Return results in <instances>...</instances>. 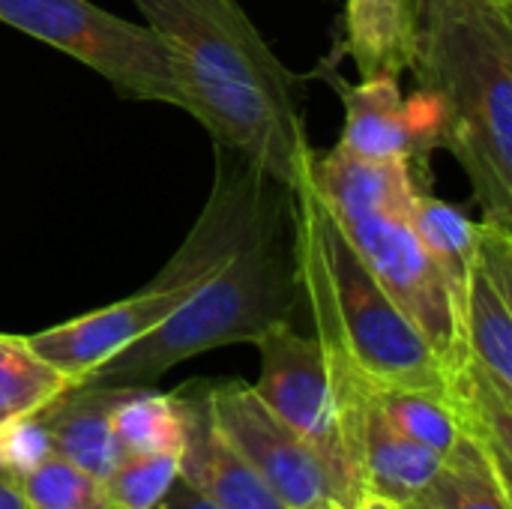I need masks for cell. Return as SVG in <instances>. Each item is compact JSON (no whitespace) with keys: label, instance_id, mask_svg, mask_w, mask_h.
Returning <instances> with one entry per match:
<instances>
[{"label":"cell","instance_id":"cell-30","mask_svg":"<svg viewBox=\"0 0 512 509\" xmlns=\"http://www.w3.org/2000/svg\"><path fill=\"white\" fill-rule=\"evenodd\" d=\"M393 509H402V507H393Z\"/></svg>","mask_w":512,"mask_h":509},{"label":"cell","instance_id":"cell-5","mask_svg":"<svg viewBox=\"0 0 512 509\" xmlns=\"http://www.w3.org/2000/svg\"><path fill=\"white\" fill-rule=\"evenodd\" d=\"M291 198L294 228L309 240L318 258L339 336L354 366L375 390H432L447 396L441 360L351 249L348 237L318 198L312 177L297 186Z\"/></svg>","mask_w":512,"mask_h":509},{"label":"cell","instance_id":"cell-4","mask_svg":"<svg viewBox=\"0 0 512 509\" xmlns=\"http://www.w3.org/2000/svg\"><path fill=\"white\" fill-rule=\"evenodd\" d=\"M303 303L294 246V198L279 207L234 258L168 321L93 369V387H150L171 366L234 342H255L291 324Z\"/></svg>","mask_w":512,"mask_h":509},{"label":"cell","instance_id":"cell-21","mask_svg":"<svg viewBox=\"0 0 512 509\" xmlns=\"http://www.w3.org/2000/svg\"><path fill=\"white\" fill-rule=\"evenodd\" d=\"M21 495L30 509H102V483L72 465L69 459L51 453L21 480Z\"/></svg>","mask_w":512,"mask_h":509},{"label":"cell","instance_id":"cell-11","mask_svg":"<svg viewBox=\"0 0 512 509\" xmlns=\"http://www.w3.org/2000/svg\"><path fill=\"white\" fill-rule=\"evenodd\" d=\"M174 399L183 414V480H189L222 509H288L219 432L210 414L207 384H186L183 390H174Z\"/></svg>","mask_w":512,"mask_h":509},{"label":"cell","instance_id":"cell-25","mask_svg":"<svg viewBox=\"0 0 512 509\" xmlns=\"http://www.w3.org/2000/svg\"><path fill=\"white\" fill-rule=\"evenodd\" d=\"M0 509H30L24 495H21V483L18 477L0 474Z\"/></svg>","mask_w":512,"mask_h":509},{"label":"cell","instance_id":"cell-17","mask_svg":"<svg viewBox=\"0 0 512 509\" xmlns=\"http://www.w3.org/2000/svg\"><path fill=\"white\" fill-rule=\"evenodd\" d=\"M402 509H510V480L462 435L438 474Z\"/></svg>","mask_w":512,"mask_h":509},{"label":"cell","instance_id":"cell-16","mask_svg":"<svg viewBox=\"0 0 512 509\" xmlns=\"http://www.w3.org/2000/svg\"><path fill=\"white\" fill-rule=\"evenodd\" d=\"M411 225L435 264V270L444 279L447 297L453 303V315L462 336V315L468 300V282L474 267V249H477V222L468 219L465 210L429 195L426 189H417L411 201Z\"/></svg>","mask_w":512,"mask_h":509},{"label":"cell","instance_id":"cell-3","mask_svg":"<svg viewBox=\"0 0 512 509\" xmlns=\"http://www.w3.org/2000/svg\"><path fill=\"white\" fill-rule=\"evenodd\" d=\"M312 183L351 249L420 330L450 381L465 363V348L444 279L411 225V201L423 189L414 165L405 159L372 162L333 147L327 156H315Z\"/></svg>","mask_w":512,"mask_h":509},{"label":"cell","instance_id":"cell-26","mask_svg":"<svg viewBox=\"0 0 512 509\" xmlns=\"http://www.w3.org/2000/svg\"><path fill=\"white\" fill-rule=\"evenodd\" d=\"M357 509H393V504H384V501H378V498H369V495H366Z\"/></svg>","mask_w":512,"mask_h":509},{"label":"cell","instance_id":"cell-15","mask_svg":"<svg viewBox=\"0 0 512 509\" xmlns=\"http://www.w3.org/2000/svg\"><path fill=\"white\" fill-rule=\"evenodd\" d=\"M363 492L393 507H405L441 468L444 456L396 432L372 396L363 420Z\"/></svg>","mask_w":512,"mask_h":509},{"label":"cell","instance_id":"cell-12","mask_svg":"<svg viewBox=\"0 0 512 509\" xmlns=\"http://www.w3.org/2000/svg\"><path fill=\"white\" fill-rule=\"evenodd\" d=\"M330 81L345 105V126L336 147L372 162L405 159L417 165V171H426V156L432 153V147L417 132L405 108L399 78L375 75L363 78L360 84H348L333 72Z\"/></svg>","mask_w":512,"mask_h":509},{"label":"cell","instance_id":"cell-20","mask_svg":"<svg viewBox=\"0 0 512 509\" xmlns=\"http://www.w3.org/2000/svg\"><path fill=\"white\" fill-rule=\"evenodd\" d=\"M378 411L384 420L402 432L405 438L447 456L459 438L462 429L456 423V414L444 393L432 390H375Z\"/></svg>","mask_w":512,"mask_h":509},{"label":"cell","instance_id":"cell-14","mask_svg":"<svg viewBox=\"0 0 512 509\" xmlns=\"http://www.w3.org/2000/svg\"><path fill=\"white\" fill-rule=\"evenodd\" d=\"M420 0H345V51L363 78L411 69Z\"/></svg>","mask_w":512,"mask_h":509},{"label":"cell","instance_id":"cell-6","mask_svg":"<svg viewBox=\"0 0 512 509\" xmlns=\"http://www.w3.org/2000/svg\"><path fill=\"white\" fill-rule=\"evenodd\" d=\"M0 21L81 60L123 96L186 111L177 57L153 27L117 18L90 0H0Z\"/></svg>","mask_w":512,"mask_h":509},{"label":"cell","instance_id":"cell-29","mask_svg":"<svg viewBox=\"0 0 512 509\" xmlns=\"http://www.w3.org/2000/svg\"><path fill=\"white\" fill-rule=\"evenodd\" d=\"M504 3H512V0H504Z\"/></svg>","mask_w":512,"mask_h":509},{"label":"cell","instance_id":"cell-2","mask_svg":"<svg viewBox=\"0 0 512 509\" xmlns=\"http://www.w3.org/2000/svg\"><path fill=\"white\" fill-rule=\"evenodd\" d=\"M216 144V177L210 198L165 270L138 294L78 315L42 333L24 336L27 345L69 375L78 387L114 354L156 330L180 306H186L234 252L291 201V189L267 177L258 165L228 144Z\"/></svg>","mask_w":512,"mask_h":509},{"label":"cell","instance_id":"cell-23","mask_svg":"<svg viewBox=\"0 0 512 509\" xmlns=\"http://www.w3.org/2000/svg\"><path fill=\"white\" fill-rule=\"evenodd\" d=\"M51 453V438L39 411L0 423V474L21 480Z\"/></svg>","mask_w":512,"mask_h":509},{"label":"cell","instance_id":"cell-7","mask_svg":"<svg viewBox=\"0 0 512 509\" xmlns=\"http://www.w3.org/2000/svg\"><path fill=\"white\" fill-rule=\"evenodd\" d=\"M177 57L183 78H213L300 102L297 75L273 54L237 0H132Z\"/></svg>","mask_w":512,"mask_h":509},{"label":"cell","instance_id":"cell-8","mask_svg":"<svg viewBox=\"0 0 512 509\" xmlns=\"http://www.w3.org/2000/svg\"><path fill=\"white\" fill-rule=\"evenodd\" d=\"M252 345L261 351V378L252 387L255 396L321 453L339 504L357 509L366 492L342 444L327 354L318 336H303L291 324H276Z\"/></svg>","mask_w":512,"mask_h":509},{"label":"cell","instance_id":"cell-22","mask_svg":"<svg viewBox=\"0 0 512 509\" xmlns=\"http://www.w3.org/2000/svg\"><path fill=\"white\" fill-rule=\"evenodd\" d=\"M180 477V456H123L102 480L105 504L114 509H150Z\"/></svg>","mask_w":512,"mask_h":509},{"label":"cell","instance_id":"cell-9","mask_svg":"<svg viewBox=\"0 0 512 509\" xmlns=\"http://www.w3.org/2000/svg\"><path fill=\"white\" fill-rule=\"evenodd\" d=\"M207 402L219 432L261 474L285 507H342L321 453L285 426L249 384H207Z\"/></svg>","mask_w":512,"mask_h":509},{"label":"cell","instance_id":"cell-10","mask_svg":"<svg viewBox=\"0 0 512 509\" xmlns=\"http://www.w3.org/2000/svg\"><path fill=\"white\" fill-rule=\"evenodd\" d=\"M462 348L465 366L512 399V225L477 222Z\"/></svg>","mask_w":512,"mask_h":509},{"label":"cell","instance_id":"cell-1","mask_svg":"<svg viewBox=\"0 0 512 509\" xmlns=\"http://www.w3.org/2000/svg\"><path fill=\"white\" fill-rule=\"evenodd\" d=\"M411 69L483 222L512 225V3L420 0Z\"/></svg>","mask_w":512,"mask_h":509},{"label":"cell","instance_id":"cell-28","mask_svg":"<svg viewBox=\"0 0 512 509\" xmlns=\"http://www.w3.org/2000/svg\"><path fill=\"white\" fill-rule=\"evenodd\" d=\"M102 509H114V507H108V504H105V507H102Z\"/></svg>","mask_w":512,"mask_h":509},{"label":"cell","instance_id":"cell-27","mask_svg":"<svg viewBox=\"0 0 512 509\" xmlns=\"http://www.w3.org/2000/svg\"><path fill=\"white\" fill-rule=\"evenodd\" d=\"M321 509H342V507H321Z\"/></svg>","mask_w":512,"mask_h":509},{"label":"cell","instance_id":"cell-18","mask_svg":"<svg viewBox=\"0 0 512 509\" xmlns=\"http://www.w3.org/2000/svg\"><path fill=\"white\" fill-rule=\"evenodd\" d=\"M114 441L123 456H180L183 414L174 393H153L150 387H126L111 411Z\"/></svg>","mask_w":512,"mask_h":509},{"label":"cell","instance_id":"cell-19","mask_svg":"<svg viewBox=\"0 0 512 509\" xmlns=\"http://www.w3.org/2000/svg\"><path fill=\"white\" fill-rule=\"evenodd\" d=\"M72 387L78 384L45 363L24 336L0 333V423L36 414Z\"/></svg>","mask_w":512,"mask_h":509},{"label":"cell","instance_id":"cell-13","mask_svg":"<svg viewBox=\"0 0 512 509\" xmlns=\"http://www.w3.org/2000/svg\"><path fill=\"white\" fill-rule=\"evenodd\" d=\"M123 390L126 387L81 384L39 411L51 438V450L96 477L99 483L120 462V450L111 429V411L120 402Z\"/></svg>","mask_w":512,"mask_h":509},{"label":"cell","instance_id":"cell-24","mask_svg":"<svg viewBox=\"0 0 512 509\" xmlns=\"http://www.w3.org/2000/svg\"><path fill=\"white\" fill-rule=\"evenodd\" d=\"M150 509H222L216 501H210L204 492H198L189 480H183V477H177L171 486H168V492L153 504Z\"/></svg>","mask_w":512,"mask_h":509}]
</instances>
